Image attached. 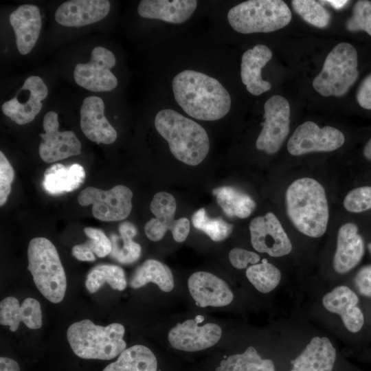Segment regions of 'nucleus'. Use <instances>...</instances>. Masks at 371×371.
<instances>
[{
	"instance_id": "41",
	"label": "nucleus",
	"mask_w": 371,
	"mask_h": 371,
	"mask_svg": "<svg viewBox=\"0 0 371 371\" xmlns=\"http://www.w3.org/2000/svg\"><path fill=\"white\" fill-rule=\"evenodd\" d=\"M14 170L2 151L0 152V205L5 204L11 191Z\"/></svg>"
},
{
	"instance_id": "27",
	"label": "nucleus",
	"mask_w": 371,
	"mask_h": 371,
	"mask_svg": "<svg viewBox=\"0 0 371 371\" xmlns=\"http://www.w3.org/2000/svg\"><path fill=\"white\" fill-rule=\"evenodd\" d=\"M157 362L153 352L142 345L125 349L117 359L102 371H157Z\"/></svg>"
},
{
	"instance_id": "14",
	"label": "nucleus",
	"mask_w": 371,
	"mask_h": 371,
	"mask_svg": "<svg viewBox=\"0 0 371 371\" xmlns=\"http://www.w3.org/2000/svg\"><path fill=\"white\" fill-rule=\"evenodd\" d=\"M199 324L196 319H188L172 328L168 335L171 346L177 350L195 352L216 344L222 335L221 327L214 323Z\"/></svg>"
},
{
	"instance_id": "1",
	"label": "nucleus",
	"mask_w": 371,
	"mask_h": 371,
	"mask_svg": "<svg viewBox=\"0 0 371 371\" xmlns=\"http://www.w3.org/2000/svg\"><path fill=\"white\" fill-rule=\"evenodd\" d=\"M172 87L177 104L195 119L217 120L230 110L228 91L218 80L203 73L183 70L174 77Z\"/></svg>"
},
{
	"instance_id": "9",
	"label": "nucleus",
	"mask_w": 371,
	"mask_h": 371,
	"mask_svg": "<svg viewBox=\"0 0 371 371\" xmlns=\"http://www.w3.org/2000/svg\"><path fill=\"white\" fill-rule=\"evenodd\" d=\"M265 121L256 139V146L269 155L277 153L289 132L290 106L284 97L275 95L264 105Z\"/></svg>"
},
{
	"instance_id": "15",
	"label": "nucleus",
	"mask_w": 371,
	"mask_h": 371,
	"mask_svg": "<svg viewBox=\"0 0 371 371\" xmlns=\"http://www.w3.org/2000/svg\"><path fill=\"white\" fill-rule=\"evenodd\" d=\"M80 115L81 130L89 140L104 144L116 140L117 132L104 115V104L100 98L87 97L83 100Z\"/></svg>"
},
{
	"instance_id": "25",
	"label": "nucleus",
	"mask_w": 371,
	"mask_h": 371,
	"mask_svg": "<svg viewBox=\"0 0 371 371\" xmlns=\"http://www.w3.org/2000/svg\"><path fill=\"white\" fill-rule=\"evenodd\" d=\"M336 350L327 337H313L302 353L291 361L290 371H332Z\"/></svg>"
},
{
	"instance_id": "43",
	"label": "nucleus",
	"mask_w": 371,
	"mask_h": 371,
	"mask_svg": "<svg viewBox=\"0 0 371 371\" xmlns=\"http://www.w3.org/2000/svg\"><path fill=\"white\" fill-rule=\"evenodd\" d=\"M355 282L361 295L371 297V265H366L357 271Z\"/></svg>"
},
{
	"instance_id": "29",
	"label": "nucleus",
	"mask_w": 371,
	"mask_h": 371,
	"mask_svg": "<svg viewBox=\"0 0 371 371\" xmlns=\"http://www.w3.org/2000/svg\"><path fill=\"white\" fill-rule=\"evenodd\" d=\"M219 206L230 217H248L256 207L254 201L247 194L232 186H221L212 190Z\"/></svg>"
},
{
	"instance_id": "35",
	"label": "nucleus",
	"mask_w": 371,
	"mask_h": 371,
	"mask_svg": "<svg viewBox=\"0 0 371 371\" xmlns=\"http://www.w3.org/2000/svg\"><path fill=\"white\" fill-rule=\"evenodd\" d=\"M194 227L205 233L212 240L218 242L225 240L231 234L233 225L221 218H210L205 210L200 208L192 216Z\"/></svg>"
},
{
	"instance_id": "12",
	"label": "nucleus",
	"mask_w": 371,
	"mask_h": 371,
	"mask_svg": "<svg viewBox=\"0 0 371 371\" xmlns=\"http://www.w3.org/2000/svg\"><path fill=\"white\" fill-rule=\"evenodd\" d=\"M43 126L45 133L40 134L38 153L45 162L54 163L80 154L81 144L74 132L59 131L56 112L49 111L45 115Z\"/></svg>"
},
{
	"instance_id": "28",
	"label": "nucleus",
	"mask_w": 371,
	"mask_h": 371,
	"mask_svg": "<svg viewBox=\"0 0 371 371\" xmlns=\"http://www.w3.org/2000/svg\"><path fill=\"white\" fill-rule=\"evenodd\" d=\"M149 282L157 284L164 292H170L174 287V278L169 267L154 259L146 260L136 269L130 286L137 289Z\"/></svg>"
},
{
	"instance_id": "45",
	"label": "nucleus",
	"mask_w": 371,
	"mask_h": 371,
	"mask_svg": "<svg viewBox=\"0 0 371 371\" xmlns=\"http://www.w3.org/2000/svg\"><path fill=\"white\" fill-rule=\"evenodd\" d=\"M72 255L80 261H94L95 257L86 243L76 245L72 248Z\"/></svg>"
},
{
	"instance_id": "23",
	"label": "nucleus",
	"mask_w": 371,
	"mask_h": 371,
	"mask_svg": "<svg viewBox=\"0 0 371 371\" xmlns=\"http://www.w3.org/2000/svg\"><path fill=\"white\" fill-rule=\"evenodd\" d=\"M22 322L30 329H38L42 326L41 305L36 300L27 297L21 305L12 296L4 298L0 303V323L9 326L12 332H15Z\"/></svg>"
},
{
	"instance_id": "2",
	"label": "nucleus",
	"mask_w": 371,
	"mask_h": 371,
	"mask_svg": "<svg viewBox=\"0 0 371 371\" xmlns=\"http://www.w3.org/2000/svg\"><path fill=\"white\" fill-rule=\"evenodd\" d=\"M285 200L287 216L300 232L313 238L324 234L329 210L321 183L313 178L298 179L287 188Z\"/></svg>"
},
{
	"instance_id": "30",
	"label": "nucleus",
	"mask_w": 371,
	"mask_h": 371,
	"mask_svg": "<svg viewBox=\"0 0 371 371\" xmlns=\"http://www.w3.org/2000/svg\"><path fill=\"white\" fill-rule=\"evenodd\" d=\"M120 236L112 234L111 258L122 264H131L141 255V246L133 240L137 234L135 226L130 222L122 223L118 227Z\"/></svg>"
},
{
	"instance_id": "42",
	"label": "nucleus",
	"mask_w": 371,
	"mask_h": 371,
	"mask_svg": "<svg viewBox=\"0 0 371 371\" xmlns=\"http://www.w3.org/2000/svg\"><path fill=\"white\" fill-rule=\"evenodd\" d=\"M229 260L233 267L242 269L246 268L249 264H257L260 258L254 251L235 247L229 251Z\"/></svg>"
},
{
	"instance_id": "32",
	"label": "nucleus",
	"mask_w": 371,
	"mask_h": 371,
	"mask_svg": "<svg viewBox=\"0 0 371 371\" xmlns=\"http://www.w3.org/2000/svg\"><path fill=\"white\" fill-rule=\"evenodd\" d=\"M215 371H275V366L271 359H262L257 350L249 346L243 354L222 360Z\"/></svg>"
},
{
	"instance_id": "6",
	"label": "nucleus",
	"mask_w": 371,
	"mask_h": 371,
	"mask_svg": "<svg viewBox=\"0 0 371 371\" xmlns=\"http://www.w3.org/2000/svg\"><path fill=\"white\" fill-rule=\"evenodd\" d=\"M291 12L282 0H249L232 8L227 13L231 27L241 34L267 33L286 26Z\"/></svg>"
},
{
	"instance_id": "34",
	"label": "nucleus",
	"mask_w": 371,
	"mask_h": 371,
	"mask_svg": "<svg viewBox=\"0 0 371 371\" xmlns=\"http://www.w3.org/2000/svg\"><path fill=\"white\" fill-rule=\"evenodd\" d=\"M246 276L258 291L267 293L278 285L281 273L276 266L265 258L262 263L249 267L246 271Z\"/></svg>"
},
{
	"instance_id": "22",
	"label": "nucleus",
	"mask_w": 371,
	"mask_h": 371,
	"mask_svg": "<svg viewBox=\"0 0 371 371\" xmlns=\"http://www.w3.org/2000/svg\"><path fill=\"white\" fill-rule=\"evenodd\" d=\"M272 52L265 45H257L245 52L241 58L240 78L247 90L259 95L271 88V84L263 80L261 70L271 60Z\"/></svg>"
},
{
	"instance_id": "18",
	"label": "nucleus",
	"mask_w": 371,
	"mask_h": 371,
	"mask_svg": "<svg viewBox=\"0 0 371 371\" xmlns=\"http://www.w3.org/2000/svg\"><path fill=\"white\" fill-rule=\"evenodd\" d=\"M23 84L29 91L28 99L19 102L13 98L1 106L3 114L19 125L30 123L35 118L42 109L41 101L48 94L47 85L39 76H31Z\"/></svg>"
},
{
	"instance_id": "26",
	"label": "nucleus",
	"mask_w": 371,
	"mask_h": 371,
	"mask_svg": "<svg viewBox=\"0 0 371 371\" xmlns=\"http://www.w3.org/2000/svg\"><path fill=\"white\" fill-rule=\"evenodd\" d=\"M85 179V171L81 165L55 164L45 170L42 184L47 193L56 195L77 189Z\"/></svg>"
},
{
	"instance_id": "37",
	"label": "nucleus",
	"mask_w": 371,
	"mask_h": 371,
	"mask_svg": "<svg viewBox=\"0 0 371 371\" xmlns=\"http://www.w3.org/2000/svg\"><path fill=\"white\" fill-rule=\"evenodd\" d=\"M346 27L350 32L365 31L371 36V1L359 0L355 3Z\"/></svg>"
},
{
	"instance_id": "49",
	"label": "nucleus",
	"mask_w": 371,
	"mask_h": 371,
	"mask_svg": "<svg viewBox=\"0 0 371 371\" xmlns=\"http://www.w3.org/2000/svg\"><path fill=\"white\" fill-rule=\"evenodd\" d=\"M368 249H369L370 252L371 253V242L368 244Z\"/></svg>"
},
{
	"instance_id": "24",
	"label": "nucleus",
	"mask_w": 371,
	"mask_h": 371,
	"mask_svg": "<svg viewBox=\"0 0 371 371\" xmlns=\"http://www.w3.org/2000/svg\"><path fill=\"white\" fill-rule=\"evenodd\" d=\"M196 6L195 0H142L138 5L137 12L143 18L177 24L187 21Z\"/></svg>"
},
{
	"instance_id": "10",
	"label": "nucleus",
	"mask_w": 371,
	"mask_h": 371,
	"mask_svg": "<svg viewBox=\"0 0 371 371\" xmlns=\"http://www.w3.org/2000/svg\"><path fill=\"white\" fill-rule=\"evenodd\" d=\"M345 142L339 129L326 126L320 128L307 121L297 127L287 143L289 153L294 156L313 152H330L340 148Z\"/></svg>"
},
{
	"instance_id": "20",
	"label": "nucleus",
	"mask_w": 371,
	"mask_h": 371,
	"mask_svg": "<svg viewBox=\"0 0 371 371\" xmlns=\"http://www.w3.org/2000/svg\"><path fill=\"white\" fill-rule=\"evenodd\" d=\"M357 294L346 286H338L324 295L322 303L328 311L340 315L346 328L352 333L363 327L364 317L357 306Z\"/></svg>"
},
{
	"instance_id": "3",
	"label": "nucleus",
	"mask_w": 371,
	"mask_h": 371,
	"mask_svg": "<svg viewBox=\"0 0 371 371\" xmlns=\"http://www.w3.org/2000/svg\"><path fill=\"white\" fill-rule=\"evenodd\" d=\"M155 126L178 160L196 166L206 157L210 149L209 137L197 122L176 111L166 109L157 113Z\"/></svg>"
},
{
	"instance_id": "39",
	"label": "nucleus",
	"mask_w": 371,
	"mask_h": 371,
	"mask_svg": "<svg viewBox=\"0 0 371 371\" xmlns=\"http://www.w3.org/2000/svg\"><path fill=\"white\" fill-rule=\"evenodd\" d=\"M84 232L89 238L85 242L91 251L99 258H104L110 254L112 249V244L105 234L100 229L87 227Z\"/></svg>"
},
{
	"instance_id": "13",
	"label": "nucleus",
	"mask_w": 371,
	"mask_h": 371,
	"mask_svg": "<svg viewBox=\"0 0 371 371\" xmlns=\"http://www.w3.org/2000/svg\"><path fill=\"white\" fill-rule=\"evenodd\" d=\"M251 243L254 249L272 257L289 254L292 244L281 223L272 212L257 216L249 224Z\"/></svg>"
},
{
	"instance_id": "21",
	"label": "nucleus",
	"mask_w": 371,
	"mask_h": 371,
	"mask_svg": "<svg viewBox=\"0 0 371 371\" xmlns=\"http://www.w3.org/2000/svg\"><path fill=\"white\" fill-rule=\"evenodd\" d=\"M365 247L358 227L353 223L344 224L339 229L337 248L333 265L338 273H345L357 266L363 258Z\"/></svg>"
},
{
	"instance_id": "11",
	"label": "nucleus",
	"mask_w": 371,
	"mask_h": 371,
	"mask_svg": "<svg viewBox=\"0 0 371 371\" xmlns=\"http://www.w3.org/2000/svg\"><path fill=\"white\" fill-rule=\"evenodd\" d=\"M115 62L113 52L103 47H95L88 63L76 65L74 80L79 86L91 91L113 90L117 85V80L111 71Z\"/></svg>"
},
{
	"instance_id": "38",
	"label": "nucleus",
	"mask_w": 371,
	"mask_h": 371,
	"mask_svg": "<svg viewBox=\"0 0 371 371\" xmlns=\"http://www.w3.org/2000/svg\"><path fill=\"white\" fill-rule=\"evenodd\" d=\"M345 209L360 213L371 209V186H361L350 190L344 199Z\"/></svg>"
},
{
	"instance_id": "44",
	"label": "nucleus",
	"mask_w": 371,
	"mask_h": 371,
	"mask_svg": "<svg viewBox=\"0 0 371 371\" xmlns=\"http://www.w3.org/2000/svg\"><path fill=\"white\" fill-rule=\"evenodd\" d=\"M356 98L358 104L365 109H371V74L359 85Z\"/></svg>"
},
{
	"instance_id": "8",
	"label": "nucleus",
	"mask_w": 371,
	"mask_h": 371,
	"mask_svg": "<svg viewBox=\"0 0 371 371\" xmlns=\"http://www.w3.org/2000/svg\"><path fill=\"white\" fill-rule=\"evenodd\" d=\"M133 195L131 190L123 185L108 190L89 186L80 192L78 201L82 206L92 205V214L100 221H118L130 214Z\"/></svg>"
},
{
	"instance_id": "36",
	"label": "nucleus",
	"mask_w": 371,
	"mask_h": 371,
	"mask_svg": "<svg viewBox=\"0 0 371 371\" xmlns=\"http://www.w3.org/2000/svg\"><path fill=\"white\" fill-rule=\"evenodd\" d=\"M294 11L306 23L318 28H325L330 22V12L319 2L313 0H293Z\"/></svg>"
},
{
	"instance_id": "46",
	"label": "nucleus",
	"mask_w": 371,
	"mask_h": 371,
	"mask_svg": "<svg viewBox=\"0 0 371 371\" xmlns=\"http://www.w3.org/2000/svg\"><path fill=\"white\" fill-rule=\"evenodd\" d=\"M0 371H20V368L14 360L1 357L0 358Z\"/></svg>"
},
{
	"instance_id": "5",
	"label": "nucleus",
	"mask_w": 371,
	"mask_h": 371,
	"mask_svg": "<svg viewBox=\"0 0 371 371\" xmlns=\"http://www.w3.org/2000/svg\"><path fill=\"white\" fill-rule=\"evenodd\" d=\"M27 258V269L38 290L49 302H60L66 292L67 278L55 246L45 238H32Z\"/></svg>"
},
{
	"instance_id": "31",
	"label": "nucleus",
	"mask_w": 371,
	"mask_h": 371,
	"mask_svg": "<svg viewBox=\"0 0 371 371\" xmlns=\"http://www.w3.org/2000/svg\"><path fill=\"white\" fill-rule=\"evenodd\" d=\"M174 218L175 216L154 218L148 221L144 227L146 236L152 241H159L167 231H170L175 241L183 242L190 232V221L187 218Z\"/></svg>"
},
{
	"instance_id": "33",
	"label": "nucleus",
	"mask_w": 371,
	"mask_h": 371,
	"mask_svg": "<svg viewBox=\"0 0 371 371\" xmlns=\"http://www.w3.org/2000/svg\"><path fill=\"white\" fill-rule=\"evenodd\" d=\"M105 282L113 289L118 291L125 289L127 284L122 267L114 265L96 266L88 273L85 285L89 293H93Z\"/></svg>"
},
{
	"instance_id": "7",
	"label": "nucleus",
	"mask_w": 371,
	"mask_h": 371,
	"mask_svg": "<svg viewBox=\"0 0 371 371\" xmlns=\"http://www.w3.org/2000/svg\"><path fill=\"white\" fill-rule=\"evenodd\" d=\"M357 65L355 48L348 43H340L327 55L313 87L322 96H343L358 78Z\"/></svg>"
},
{
	"instance_id": "17",
	"label": "nucleus",
	"mask_w": 371,
	"mask_h": 371,
	"mask_svg": "<svg viewBox=\"0 0 371 371\" xmlns=\"http://www.w3.org/2000/svg\"><path fill=\"white\" fill-rule=\"evenodd\" d=\"M109 10L107 0H71L57 8L55 19L63 26L79 27L102 20Z\"/></svg>"
},
{
	"instance_id": "40",
	"label": "nucleus",
	"mask_w": 371,
	"mask_h": 371,
	"mask_svg": "<svg viewBox=\"0 0 371 371\" xmlns=\"http://www.w3.org/2000/svg\"><path fill=\"white\" fill-rule=\"evenodd\" d=\"M177 203L175 197L170 193L159 192L155 194L150 209L156 218L175 216Z\"/></svg>"
},
{
	"instance_id": "16",
	"label": "nucleus",
	"mask_w": 371,
	"mask_h": 371,
	"mask_svg": "<svg viewBox=\"0 0 371 371\" xmlns=\"http://www.w3.org/2000/svg\"><path fill=\"white\" fill-rule=\"evenodd\" d=\"M188 285L192 298L201 307L224 306L233 300V293L226 282L209 272L192 273Z\"/></svg>"
},
{
	"instance_id": "48",
	"label": "nucleus",
	"mask_w": 371,
	"mask_h": 371,
	"mask_svg": "<svg viewBox=\"0 0 371 371\" xmlns=\"http://www.w3.org/2000/svg\"><path fill=\"white\" fill-rule=\"evenodd\" d=\"M363 153L366 159L371 161V139L366 144Z\"/></svg>"
},
{
	"instance_id": "47",
	"label": "nucleus",
	"mask_w": 371,
	"mask_h": 371,
	"mask_svg": "<svg viewBox=\"0 0 371 371\" xmlns=\"http://www.w3.org/2000/svg\"><path fill=\"white\" fill-rule=\"evenodd\" d=\"M321 2L323 3H328L330 4L333 8L339 10L344 8L348 2L349 1H345V0H329V1H322Z\"/></svg>"
},
{
	"instance_id": "19",
	"label": "nucleus",
	"mask_w": 371,
	"mask_h": 371,
	"mask_svg": "<svg viewBox=\"0 0 371 371\" xmlns=\"http://www.w3.org/2000/svg\"><path fill=\"white\" fill-rule=\"evenodd\" d=\"M10 23L16 36V47L23 55L29 54L34 47L41 28L39 8L33 4H23L10 15Z\"/></svg>"
},
{
	"instance_id": "4",
	"label": "nucleus",
	"mask_w": 371,
	"mask_h": 371,
	"mask_svg": "<svg viewBox=\"0 0 371 371\" xmlns=\"http://www.w3.org/2000/svg\"><path fill=\"white\" fill-rule=\"evenodd\" d=\"M124 333V327L121 324L102 326L86 319L72 324L67 329V337L78 357L85 359L110 360L126 349Z\"/></svg>"
}]
</instances>
